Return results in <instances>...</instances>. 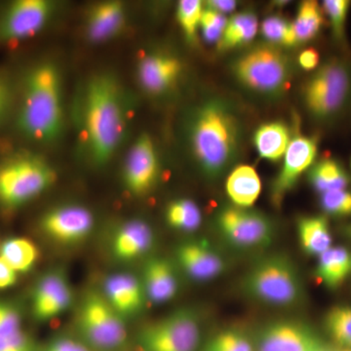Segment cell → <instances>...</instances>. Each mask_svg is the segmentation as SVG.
Instances as JSON below:
<instances>
[{"label": "cell", "instance_id": "9c48e42d", "mask_svg": "<svg viewBox=\"0 0 351 351\" xmlns=\"http://www.w3.org/2000/svg\"><path fill=\"white\" fill-rule=\"evenodd\" d=\"M201 335L199 315L186 307L144 328L137 343L141 351H198Z\"/></svg>", "mask_w": 351, "mask_h": 351}, {"label": "cell", "instance_id": "30bf717a", "mask_svg": "<svg viewBox=\"0 0 351 351\" xmlns=\"http://www.w3.org/2000/svg\"><path fill=\"white\" fill-rule=\"evenodd\" d=\"M217 230L232 248L254 251L265 248L274 240V223L269 217L249 208L226 206L216 216Z\"/></svg>", "mask_w": 351, "mask_h": 351}, {"label": "cell", "instance_id": "836d02e7", "mask_svg": "<svg viewBox=\"0 0 351 351\" xmlns=\"http://www.w3.org/2000/svg\"><path fill=\"white\" fill-rule=\"evenodd\" d=\"M203 4L199 0H182L178 5L177 16L184 36L189 41H195L200 27Z\"/></svg>", "mask_w": 351, "mask_h": 351}, {"label": "cell", "instance_id": "e0dca14e", "mask_svg": "<svg viewBox=\"0 0 351 351\" xmlns=\"http://www.w3.org/2000/svg\"><path fill=\"white\" fill-rule=\"evenodd\" d=\"M182 64L179 58L166 52H156L141 60L138 77L147 93L163 95L169 92L179 82Z\"/></svg>", "mask_w": 351, "mask_h": 351}, {"label": "cell", "instance_id": "8d00e7d4", "mask_svg": "<svg viewBox=\"0 0 351 351\" xmlns=\"http://www.w3.org/2000/svg\"><path fill=\"white\" fill-rule=\"evenodd\" d=\"M350 2L348 0H326L323 2V8L331 22L332 34L337 40L345 38L346 17Z\"/></svg>", "mask_w": 351, "mask_h": 351}, {"label": "cell", "instance_id": "d6a6232c", "mask_svg": "<svg viewBox=\"0 0 351 351\" xmlns=\"http://www.w3.org/2000/svg\"><path fill=\"white\" fill-rule=\"evenodd\" d=\"M201 351H255L253 339L237 329H228L212 337Z\"/></svg>", "mask_w": 351, "mask_h": 351}, {"label": "cell", "instance_id": "f546056e", "mask_svg": "<svg viewBox=\"0 0 351 351\" xmlns=\"http://www.w3.org/2000/svg\"><path fill=\"white\" fill-rule=\"evenodd\" d=\"M0 258L16 272H25L34 267L38 258V251L31 240L11 239L2 244Z\"/></svg>", "mask_w": 351, "mask_h": 351}, {"label": "cell", "instance_id": "ffe728a7", "mask_svg": "<svg viewBox=\"0 0 351 351\" xmlns=\"http://www.w3.org/2000/svg\"><path fill=\"white\" fill-rule=\"evenodd\" d=\"M154 230L142 219L127 221L113 235L112 255L122 262H132L144 257L154 245Z\"/></svg>", "mask_w": 351, "mask_h": 351}, {"label": "cell", "instance_id": "f35d334b", "mask_svg": "<svg viewBox=\"0 0 351 351\" xmlns=\"http://www.w3.org/2000/svg\"><path fill=\"white\" fill-rule=\"evenodd\" d=\"M20 330H22V321L17 307L9 302H0V336Z\"/></svg>", "mask_w": 351, "mask_h": 351}, {"label": "cell", "instance_id": "484cf974", "mask_svg": "<svg viewBox=\"0 0 351 351\" xmlns=\"http://www.w3.org/2000/svg\"><path fill=\"white\" fill-rule=\"evenodd\" d=\"M258 154L270 161L282 158L290 144V131L282 122L263 124L254 137Z\"/></svg>", "mask_w": 351, "mask_h": 351}, {"label": "cell", "instance_id": "60d3db41", "mask_svg": "<svg viewBox=\"0 0 351 351\" xmlns=\"http://www.w3.org/2000/svg\"><path fill=\"white\" fill-rule=\"evenodd\" d=\"M15 105V90L11 82L0 75V126L12 113Z\"/></svg>", "mask_w": 351, "mask_h": 351}, {"label": "cell", "instance_id": "ba28073f", "mask_svg": "<svg viewBox=\"0 0 351 351\" xmlns=\"http://www.w3.org/2000/svg\"><path fill=\"white\" fill-rule=\"evenodd\" d=\"M80 341L93 351H117L127 343L125 318L104 295L91 293L85 298L77 315Z\"/></svg>", "mask_w": 351, "mask_h": 351}, {"label": "cell", "instance_id": "cb8c5ba5", "mask_svg": "<svg viewBox=\"0 0 351 351\" xmlns=\"http://www.w3.org/2000/svg\"><path fill=\"white\" fill-rule=\"evenodd\" d=\"M262 191V182L252 166H237L226 180V193L234 206L250 208Z\"/></svg>", "mask_w": 351, "mask_h": 351}, {"label": "cell", "instance_id": "4dcf8cb0", "mask_svg": "<svg viewBox=\"0 0 351 351\" xmlns=\"http://www.w3.org/2000/svg\"><path fill=\"white\" fill-rule=\"evenodd\" d=\"M166 221L171 228L181 232H195L202 223L199 207L191 199H177L168 205Z\"/></svg>", "mask_w": 351, "mask_h": 351}, {"label": "cell", "instance_id": "603a6c76", "mask_svg": "<svg viewBox=\"0 0 351 351\" xmlns=\"http://www.w3.org/2000/svg\"><path fill=\"white\" fill-rule=\"evenodd\" d=\"M351 276V251L345 247H331L318 257L315 277L330 290H336Z\"/></svg>", "mask_w": 351, "mask_h": 351}, {"label": "cell", "instance_id": "7a4b0ae2", "mask_svg": "<svg viewBox=\"0 0 351 351\" xmlns=\"http://www.w3.org/2000/svg\"><path fill=\"white\" fill-rule=\"evenodd\" d=\"M240 138L239 120L230 106L219 99L201 104L189 119V147L209 180L219 179L234 163Z\"/></svg>", "mask_w": 351, "mask_h": 351}, {"label": "cell", "instance_id": "b9f144b4", "mask_svg": "<svg viewBox=\"0 0 351 351\" xmlns=\"http://www.w3.org/2000/svg\"><path fill=\"white\" fill-rule=\"evenodd\" d=\"M44 351H92L80 339L59 338L54 339Z\"/></svg>", "mask_w": 351, "mask_h": 351}, {"label": "cell", "instance_id": "bcb514c9", "mask_svg": "<svg viewBox=\"0 0 351 351\" xmlns=\"http://www.w3.org/2000/svg\"><path fill=\"white\" fill-rule=\"evenodd\" d=\"M343 233H345L346 237H348V239L351 240V223L343 228Z\"/></svg>", "mask_w": 351, "mask_h": 351}, {"label": "cell", "instance_id": "3957f363", "mask_svg": "<svg viewBox=\"0 0 351 351\" xmlns=\"http://www.w3.org/2000/svg\"><path fill=\"white\" fill-rule=\"evenodd\" d=\"M64 113L62 76L52 62L34 64L25 73L16 110V128L34 142L50 143L61 135Z\"/></svg>", "mask_w": 351, "mask_h": 351}, {"label": "cell", "instance_id": "1f68e13d", "mask_svg": "<svg viewBox=\"0 0 351 351\" xmlns=\"http://www.w3.org/2000/svg\"><path fill=\"white\" fill-rule=\"evenodd\" d=\"M323 21L322 10L317 2H302L293 24L298 43H307L315 38L322 27Z\"/></svg>", "mask_w": 351, "mask_h": 351}, {"label": "cell", "instance_id": "2e32d148", "mask_svg": "<svg viewBox=\"0 0 351 351\" xmlns=\"http://www.w3.org/2000/svg\"><path fill=\"white\" fill-rule=\"evenodd\" d=\"M94 216L78 205L51 210L41 221L43 230L50 239L64 244H73L86 239L93 230Z\"/></svg>", "mask_w": 351, "mask_h": 351}, {"label": "cell", "instance_id": "4fadbf2b", "mask_svg": "<svg viewBox=\"0 0 351 351\" xmlns=\"http://www.w3.org/2000/svg\"><path fill=\"white\" fill-rule=\"evenodd\" d=\"M159 162L156 147L147 134L140 136L132 145L124 167V182L134 195H144L156 186Z\"/></svg>", "mask_w": 351, "mask_h": 351}, {"label": "cell", "instance_id": "277c9868", "mask_svg": "<svg viewBox=\"0 0 351 351\" xmlns=\"http://www.w3.org/2000/svg\"><path fill=\"white\" fill-rule=\"evenodd\" d=\"M239 288L250 301L276 308H295L304 304L306 297L297 265L283 253L258 258L245 271Z\"/></svg>", "mask_w": 351, "mask_h": 351}, {"label": "cell", "instance_id": "ee69618b", "mask_svg": "<svg viewBox=\"0 0 351 351\" xmlns=\"http://www.w3.org/2000/svg\"><path fill=\"white\" fill-rule=\"evenodd\" d=\"M299 64L306 71H311L319 64V54L313 48L302 51L299 57Z\"/></svg>", "mask_w": 351, "mask_h": 351}, {"label": "cell", "instance_id": "5bb4252c", "mask_svg": "<svg viewBox=\"0 0 351 351\" xmlns=\"http://www.w3.org/2000/svg\"><path fill=\"white\" fill-rule=\"evenodd\" d=\"M317 156L315 138L295 136L284 154L282 170L274 180L271 188L272 202L280 206L284 197L295 188L304 171L308 169Z\"/></svg>", "mask_w": 351, "mask_h": 351}, {"label": "cell", "instance_id": "d4e9b609", "mask_svg": "<svg viewBox=\"0 0 351 351\" xmlns=\"http://www.w3.org/2000/svg\"><path fill=\"white\" fill-rule=\"evenodd\" d=\"M297 230L300 245L307 255L319 257L331 248L332 237L326 217H302L298 221Z\"/></svg>", "mask_w": 351, "mask_h": 351}, {"label": "cell", "instance_id": "e575fe53", "mask_svg": "<svg viewBox=\"0 0 351 351\" xmlns=\"http://www.w3.org/2000/svg\"><path fill=\"white\" fill-rule=\"evenodd\" d=\"M263 36L272 45L293 46L298 44L293 24L277 16L267 18L262 25Z\"/></svg>", "mask_w": 351, "mask_h": 351}, {"label": "cell", "instance_id": "7bdbcfd3", "mask_svg": "<svg viewBox=\"0 0 351 351\" xmlns=\"http://www.w3.org/2000/svg\"><path fill=\"white\" fill-rule=\"evenodd\" d=\"M17 281V272L0 258V290L11 287Z\"/></svg>", "mask_w": 351, "mask_h": 351}, {"label": "cell", "instance_id": "8992f818", "mask_svg": "<svg viewBox=\"0 0 351 351\" xmlns=\"http://www.w3.org/2000/svg\"><path fill=\"white\" fill-rule=\"evenodd\" d=\"M302 97L314 119H336L351 100V64L339 58L325 62L307 80Z\"/></svg>", "mask_w": 351, "mask_h": 351}, {"label": "cell", "instance_id": "83f0119b", "mask_svg": "<svg viewBox=\"0 0 351 351\" xmlns=\"http://www.w3.org/2000/svg\"><path fill=\"white\" fill-rule=\"evenodd\" d=\"M258 31V19L255 14L242 12L235 14L228 21L223 36L219 40V50H228L250 43Z\"/></svg>", "mask_w": 351, "mask_h": 351}, {"label": "cell", "instance_id": "7c38bea8", "mask_svg": "<svg viewBox=\"0 0 351 351\" xmlns=\"http://www.w3.org/2000/svg\"><path fill=\"white\" fill-rule=\"evenodd\" d=\"M55 4L48 0H16L0 12V43L27 40L48 24Z\"/></svg>", "mask_w": 351, "mask_h": 351}, {"label": "cell", "instance_id": "6da1fadb", "mask_svg": "<svg viewBox=\"0 0 351 351\" xmlns=\"http://www.w3.org/2000/svg\"><path fill=\"white\" fill-rule=\"evenodd\" d=\"M82 98L83 141L93 162L104 165L112 159L125 135L121 87L110 73L95 75L85 85Z\"/></svg>", "mask_w": 351, "mask_h": 351}, {"label": "cell", "instance_id": "ac0fdd59", "mask_svg": "<svg viewBox=\"0 0 351 351\" xmlns=\"http://www.w3.org/2000/svg\"><path fill=\"white\" fill-rule=\"evenodd\" d=\"M73 301V293L61 272H51L39 281L34 298L32 311L39 321H47L63 313Z\"/></svg>", "mask_w": 351, "mask_h": 351}, {"label": "cell", "instance_id": "f6af8a7d", "mask_svg": "<svg viewBox=\"0 0 351 351\" xmlns=\"http://www.w3.org/2000/svg\"><path fill=\"white\" fill-rule=\"evenodd\" d=\"M205 4L206 8L212 9L219 14L232 12L237 7V2L232 0H211Z\"/></svg>", "mask_w": 351, "mask_h": 351}, {"label": "cell", "instance_id": "8fae6325", "mask_svg": "<svg viewBox=\"0 0 351 351\" xmlns=\"http://www.w3.org/2000/svg\"><path fill=\"white\" fill-rule=\"evenodd\" d=\"M255 351H343L302 321L279 319L267 323L253 339Z\"/></svg>", "mask_w": 351, "mask_h": 351}, {"label": "cell", "instance_id": "f1b7e54d", "mask_svg": "<svg viewBox=\"0 0 351 351\" xmlns=\"http://www.w3.org/2000/svg\"><path fill=\"white\" fill-rule=\"evenodd\" d=\"M330 343L339 350L351 351V306L332 307L323 321Z\"/></svg>", "mask_w": 351, "mask_h": 351}, {"label": "cell", "instance_id": "5b68a950", "mask_svg": "<svg viewBox=\"0 0 351 351\" xmlns=\"http://www.w3.org/2000/svg\"><path fill=\"white\" fill-rule=\"evenodd\" d=\"M232 69L242 86L271 98L283 93L292 75L287 55L272 44H261L243 53L235 60Z\"/></svg>", "mask_w": 351, "mask_h": 351}, {"label": "cell", "instance_id": "52a82bcc", "mask_svg": "<svg viewBox=\"0 0 351 351\" xmlns=\"http://www.w3.org/2000/svg\"><path fill=\"white\" fill-rule=\"evenodd\" d=\"M56 174L44 159L23 152L0 164V203L17 208L49 189Z\"/></svg>", "mask_w": 351, "mask_h": 351}, {"label": "cell", "instance_id": "d6986e66", "mask_svg": "<svg viewBox=\"0 0 351 351\" xmlns=\"http://www.w3.org/2000/svg\"><path fill=\"white\" fill-rule=\"evenodd\" d=\"M103 295L108 304L124 318L140 313L147 301L142 281L128 274L108 277L104 284Z\"/></svg>", "mask_w": 351, "mask_h": 351}, {"label": "cell", "instance_id": "7402d4cb", "mask_svg": "<svg viewBox=\"0 0 351 351\" xmlns=\"http://www.w3.org/2000/svg\"><path fill=\"white\" fill-rule=\"evenodd\" d=\"M125 7L119 1L97 4L87 20V36L94 43H103L114 38L123 29L126 20Z\"/></svg>", "mask_w": 351, "mask_h": 351}, {"label": "cell", "instance_id": "9a60e30c", "mask_svg": "<svg viewBox=\"0 0 351 351\" xmlns=\"http://www.w3.org/2000/svg\"><path fill=\"white\" fill-rule=\"evenodd\" d=\"M176 262L186 276L198 282L211 281L225 272L223 256L205 240H189L176 248Z\"/></svg>", "mask_w": 351, "mask_h": 351}, {"label": "cell", "instance_id": "4316f807", "mask_svg": "<svg viewBox=\"0 0 351 351\" xmlns=\"http://www.w3.org/2000/svg\"><path fill=\"white\" fill-rule=\"evenodd\" d=\"M308 180L316 191L322 193L346 189L350 177L343 165L335 159H322L314 164L308 173Z\"/></svg>", "mask_w": 351, "mask_h": 351}, {"label": "cell", "instance_id": "44dd1931", "mask_svg": "<svg viewBox=\"0 0 351 351\" xmlns=\"http://www.w3.org/2000/svg\"><path fill=\"white\" fill-rule=\"evenodd\" d=\"M145 297L154 304H164L174 299L179 291L177 271L167 258H149L143 269Z\"/></svg>", "mask_w": 351, "mask_h": 351}, {"label": "cell", "instance_id": "d590c367", "mask_svg": "<svg viewBox=\"0 0 351 351\" xmlns=\"http://www.w3.org/2000/svg\"><path fill=\"white\" fill-rule=\"evenodd\" d=\"M320 205L325 213L334 217L351 216V191L348 189L322 193Z\"/></svg>", "mask_w": 351, "mask_h": 351}, {"label": "cell", "instance_id": "ab89813d", "mask_svg": "<svg viewBox=\"0 0 351 351\" xmlns=\"http://www.w3.org/2000/svg\"><path fill=\"white\" fill-rule=\"evenodd\" d=\"M0 351H38L36 343L23 330L0 336Z\"/></svg>", "mask_w": 351, "mask_h": 351}, {"label": "cell", "instance_id": "74e56055", "mask_svg": "<svg viewBox=\"0 0 351 351\" xmlns=\"http://www.w3.org/2000/svg\"><path fill=\"white\" fill-rule=\"evenodd\" d=\"M228 20L223 14L216 12L212 9L203 10L200 21V27L203 36L208 43H216L221 39L225 31Z\"/></svg>", "mask_w": 351, "mask_h": 351}]
</instances>
